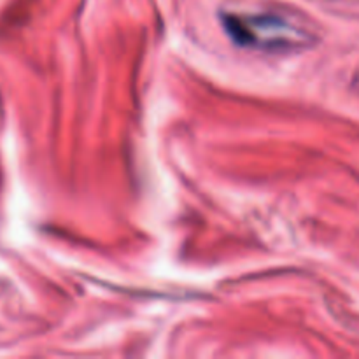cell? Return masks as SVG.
Listing matches in <instances>:
<instances>
[{
	"label": "cell",
	"mask_w": 359,
	"mask_h": 359,
	"mask_svg": "<svg viewBox=\"0 0 359 359\" xmlns=\"http://www.w3.org/2000/svg\"><path fill=\"white\" fill-rule=\"evenodd\" d=\"M226 34L242 48L265 53H290L316 42V34L280 14H223Z\"/></svg>",
	"instance_id": "6da1fadb"
}]
</instances>
